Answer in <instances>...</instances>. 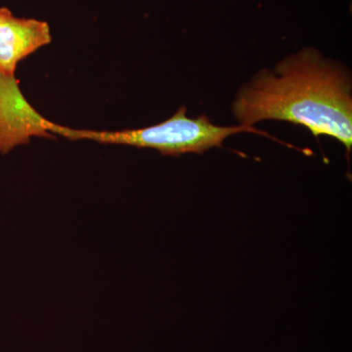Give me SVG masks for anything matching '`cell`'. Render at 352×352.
<instances>
[{
    "instance_id": "7a4b0ae2",
    "label": "cell",
    "mask_w": 352,
    "mask_h": 352,
    "mask_svg": "<svg viewBox=\"0 0 352 352\" xmlns=\"http://www.w3.org/2000/svg\"><path fill=\"white\" fill-rule=\"evenodd\" d=\"M186 107H182L170 118L155 126L120 131H95L75 129L51 124V133L69 140H92L103 144L133 146L157 150L166 156H179L186 153L203 154L212 148H222L229 136L240 132H251L271 138L256 127L219 126L212 124L206 115L190 119Z\"/></svg>"
},
{
    "instance_id": "6da1fadb",
    "label": "cell",
    "mask_w": 352,
    "mask_h": 352,
    "mask_svg": "<svg viewBox=\"0 0 352 352\" xmlns=\"http://www.w3.org/2000/svg\"><path fill=\"white\" fill-rule=\"evenodd\" d=\"M351 76L342 65L305 48L280 61L274 71L261 69L238 92L232 112L239 126L284 120L352 146Z\"/></svg>"
},
{
    "instance_id": "277c9868",
    "label": "cell",
    "mask_w": 352,
    "mask_h": 352,
    "mask_svg": "<svg viewBox=\"0 0 352 352\" xmlns=\"http://www.w3.org/2000/svg\"><path fill=\"white\" fill-rule=\"evenodd\" d=\"M50 43L47 23L15 17L6 7L0 8V74L15 75L19 62Z\"/></svg>"
},
{
    "instance_id": "3957f363",
    "label": "cell",
    "mask_w": 352,
    "mask_h": 352,
    "mask_svg": "<svg viewBox=\"0 0 352 352\" xmlns=\"http://www.w3.org/2000/svg\"><path fill=\"white\" fill-rule=\"evenodd\" d=\"M51 124L30 105L15 75L0 74V154L25 144L32 136L50 138Z\"/></svg>"
}]
</instances>
